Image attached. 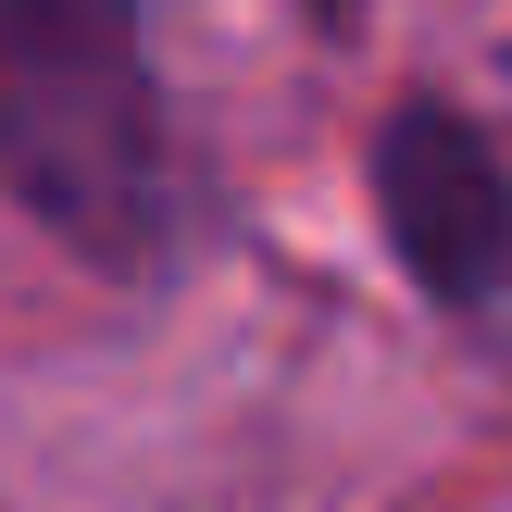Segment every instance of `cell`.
Returning a JSON list of instances; mask_svg holds the SVG:
<instances>
[{
    "label": "cell",
    "mask_w": 512,
    "mask_h": 512,
    "mask_svg": "<svg viewBox=\"0 0 512 512\" xmlns=\"http://www.w3.org/2000/svg\"><path fill=\"white\" fill-rule=\"evenodd\" d=\"M0 200L88 275H175L188 150L150 63V0H0Z\"/></svg>",
    "instance_id": "6da1fadb"
},
{
    "label": "cell",
    "mask_w": 512,
    "mask_h": 512,
    "mask_svg": "<svg viewBox=\"0 0 512 512\" xmlns=\"http://www.w3.org/2000/svg\"><path fill=\"white\" fill-rule=\"evenodd\" d=\"M363 188L425 313L512 325V163L463 100H388V125L363 138Z\"/></svg>",
    "instance_id": "7a4b0ae2"
}]
</instances>
